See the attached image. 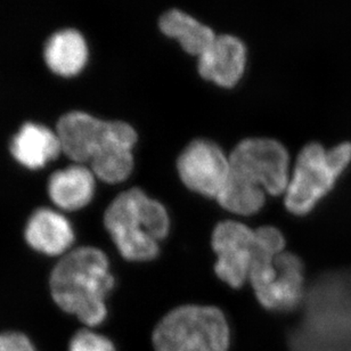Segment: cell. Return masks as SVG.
<instances>
[{"mask_svg":"<svg viewBox=\"0 0 351 351\" xmlns=\"http://www.w3.org/2000/svg\"><path fill=\"white\" fill-rule=\"evenodd\" d=\"M62 152L78 165H89L108 184L125 182L134 168L137 134L122 121H104L85 112H69L56 127Z\"/></svg>","mask_w":351,"mask_h":351,"instance_id":"6da1fadb","label":"cell"},{"mask_svg":"<svg viewBox=\"0 0 351 351\" xmlns=\"http://www.w3.org/2000/svg\"><path fill=\"white\" fill-rule=\"evenodd\" d=\"M230 177L217 197L220 206L241 216H251L265 206L266 194H285L290 182V156L280 142L249 138L230 156Z\"/></svg>","mask_w":351,"mask_h":351,"instance_id":"7a4b0ae2","label":"cell"},{"mask_svg":"<svg viewBox=\"0 0 351 351\" xmlns=\"http://www.w3.org/2000/svg\"><path fill=\"white\" fill-rule=\"evenodd\" d=\"M51 297L62 311L78 317L88 328L106 319V297L114 287L108 258L94 247L64 254L51 274Z\"/></svg>","mask_w":351,"mask_h":351,"instance_id":"3957f363","label":"cell"},{"mask_svg":"<svg viewBox=\"0 0 351 351\" xmlns=\"http://www.w3.org/2000/svg\"><path fill=\"white\" fill-rule=\"evenodd\" d=\"M105 228L122 257L129 261H149L158 257L159 242L169 233L166 208L142 189L119 194L104 215Z\"/></svg>","mask_w":351,"mask_h":351,"instance_id":"277c9868","label":"cell"},{"mask_svg":"<svg viewBox=\"0 0 351 351\" xmlns=\"http://www.w3.org/2000/svg\"><path fill=\"white\" fill-rule=\"evenodd\" d=\"M284 247V237L275 227L256 230L249 280L258 301L268 311H293L306 298L304 263Z\"/></svg>","mask_w":351,"mask_h":351,"instance_id":"5b68a950","label":"cell"},{"mask_svg":"<svg viewBox=\"0 0 351 351\" xmlns=\"http://www.w3.org/2000/svg\"><path fill=\"white\" fill-rule=\"evenodd\" d=\"M152 343L154 351H228L230 324L219 308L186 304L158 323Z\"/></svg>","mask_w":351,"mask_h":351,"instance_id":"8992f818","label":"cell"},{"mask_svg":"<svg viewBox=\"0 0 351 351\" xmlns=\"http://www.w3.org/2000/svg\"><path fill=\"white\" fill-rule=\"evenodd\" d=\"M351 162V144L325 149L318 143L304 146L298 156L285 192V206L297 216L311 213L331 192Z\"/></svg>","mask_w":351,"mask_h":351,"instance_id":"52a82bcc","label":"cell"},{"mask_svg":"<svg viewBox=\"0 0 351 351\" xmlns=\"http://www.w3.org/2000/svg\"><path fill=\"white\" fill-rule=\"evenodd\" d=\"M230 159L216 143L193 141L179 156L177 170L193 192L217 199L230 177Z\"/></svg>","mask_w":351,"mask_h":351,"instance_id":"ba28073f","label":"cell"},{"mask_svg":"<svg viewBox=\"0 0 351 351\" xmlns=\"http://www.w3.org/2000/svg\"><path fill=\"white\" fill-rule=\"evenodd\" d=\"M213 247L218 257L217 276L234 289L243 287L256 252V230L237 221H223L213 230Z\"/></svg>","mask_w":351,"mask_h":351,"instance_id":"9c48e42d","label":"cell"},{"mask_svg":"<svg viewBox=\"0 0 351 351\" xmlns=\"http://www.w3.org/2000/svg\"><path fill=\"white\" fill-rule=\"evenodd\" d=\"M247 58L243 41L232 34H221L199 56L197 70L204 80L219 87L233 88L243 77Z\"/></svg>","mask_w":351,"mask_h":351,"instance_id":"30bf717a","label":"cell"},{"mask_svg":"<svg viewBox=\"0 0 351 351\" xmlns=\"http://www.w3.org/2000/svg\"><path fill=\"white\" fill-rule=\"evenodd\" d=\"M24 237L34 250L51 257L68 254L75 242V232L68 218L48 208L32 213Z\"/></svg>","mask_w":351,"mask_h":351,"instance_id":"8fae6325","label":"cell"},{"mask_svg":"<svg viewBox=\"0 0 351 351\" xmlns=\"http://www.w3.org/2000/svg\"><path fill=\"white\" fill-rule=\"evenodd\" d=\"M61 152L58 132L34 122L24 123L10 144L14 159L30 170L43 169Z\"/></svg>","mask_w":351,"mask_h":351,"instance_id":"7c38bea8","label":"cell"},{"mask_svg":"<svg viewBox=\"0 0 351 351\" xmlns=\"http://www.w3.org/2000/svg\"><path fill=\"white\" fill-rule=\"evenodd\" d=\"M95 178L89 167L75 163L51 176L48 195L60 209L77 211L87 206L94 197Z\"/></svg>","mask_w":351,"mask_h":351,"instance_id":"4fadbf2b","label":"cell"},{"mask_svg":"<svg viewBox=\"0 0 351 351\" xmlns=\"http://www.w3.org/2000/svg\"><path fill=\"white\" fill-rule=\"evenodd\" d=\"M88 48L85 38L77 30L58 31L48 39L45 61L48 68L62 77H73L85 68Z\"/></svg>","mask_w":351,"mask_h":351,"instance_id":"5bb4252c","label":"cell"},{"mask_svg":"<svg viewBox=\"0 0 351 351\" xmlns=\"http://www.w3.org/2000/svg\"><path fill=\"white\" fill-rule=\"evenodd\" d=\"M159 27L167 37L178 41L187 54L197 58L213 45L217 38L211 27L177 8L161 15Z\"/></svg>","mask_w":351,"mask_h":351,"instance_id":"9a60e30c","label":"cell"},{"mask_svg":"<svg viewBox=\"0 0 351 351\" xmlns=\"http://www.w3.org/2000/svg\"><path fill=\"white\" fill-rule=\"evenodd\" d=\"M69 351H115V347L105 335L84 328L73 335L69 343Z\"/></svg>","mask_w":351,"mask_h":351,"instance_id":"2e32d148","label":"cell"},{"mask_svg":"<svg viewBox=\"0 0 351 351\" xmlns=\"http://www.w3.org/2000/svg\"><path fill=\"white\" fill-rule=\"evenodd\" d=\"M0 351H37L27 335L20 332L0 333Z\"/></svg>","mask_w":351,"mask_h":351,"instance_id":"e0dca14e","label":"cell"}]
</instances>
